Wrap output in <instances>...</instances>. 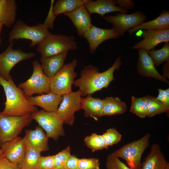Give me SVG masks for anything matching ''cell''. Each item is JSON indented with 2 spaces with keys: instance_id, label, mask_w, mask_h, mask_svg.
Returning a JSON list of instances; mask_svg holds the SVG:
<instances>
[{
  "instance_id": "6da1fadb",
  "label": "cell",
  "mask_w": 169,
  "mask_h": 169,
  "mask_svg": "<svg viewBox=\"0 0 169 169\" xmlns=\"http://www.w3.org/2000/svg\"><path fill=\"white\" fill-rule=\"evenodd\" d=\"M121 64L120 56H119L110 68L102 72H99L98 68L91 65L85 66L81 71L80 77L74 81L73 84L79 88L81 96L92 95L108 87L115 79V71L119 69Z\"/></svg>"
},
{
  "instance_id": "7a4b0ae2",
  "label": "cell",
  "mask_w": 169,
  "mask_h": 169,
  "mask_svg": "<svg viewBox=\"0 0 169 169\" xmlns=\"http://www.w3.org/2000/svg\"><path fill=\"white\" fill-rule=\"evenodd\" d=\"M0 85L6 97L3 110L0 114L4 115L21 116L32 114L38 110L30 103L23 91L16 86L12 77L7 81L0 76Z\"/></svg>"
},
{
  "instance_id": "3957f363",
  "label": "cell",
  "mask_w": 169,
  "mask_h": 169,
  "mask_svg": "<svg viewBox=\"0 0 169 169\" xmlns=\"http://www.w3.org/2000/svg\"><path fill=\"white\" fill-rule=\"evenodd\" d=\"M77 48L73 36L50 33L37 45V50L41 56L49 57L75 50Z\"/></svg>"
},
{
  "instance_id": "277c9868",
  "label": "cell",
  "mask_w": 169,
  "mask_h": 169,
  "mask_svg": "<svg viewBox=\"0 0 169 169\" xmlns=\"http://www.w3.org/2000/svg\"><path fill=\"white\" fill-rule=\"evenodd\" d=\"M48 29L44 23L29 26L22 20H18L9 33V44L13 43L15 40L26 39L31 41L30 47L34 46L50 33Z\"/></svg>"
},
{
  "instance_id": "5b68a950",
  "label": "cell",
  "mask_w": 169,
  "mask_h": 169,
  "mask_svg": "<svg viewBox=\"0 0 169 169\" xmlns=\"http://www.w3.org/2000/svg\"><path fill=\"white\" fill-rule=\"evenodd\" d=\"M150 136V134L147 133L139 139L124 145L113 152L119 158L123 159L130 168L139 169L142 155L149 146Z\"/></svg>"
},
{
  "instance_id": "8992f818",
  "label": "cell",
  "mask_w": 169,
  "mask_h": 169,
  "mask_svg": "<svg viewBox=\"0 0 169 169\" xmlns=\"http://www.w3.org/2000/svg\"><path fill=\"white\" fill-rule=\"evenodd\" d=\"M31 114L21 116L0 114V149L4 143L18 136L29 124L32 120Z\"/></svg>"
},
{
  "instance_id": "52a82bcc",
  "label": "cell",
  "mask_w": 169,
  "mask_h": 169,
  "mask_svg": "<svg viewBox=\"0 0 169 169\" xmlns=\"http://www.w3.org/2000/svg\"><path fill=\"white\" fill-rule=\"evenodd\" d=\"M32 64L33 69L31 76L18 85L26 97L32 96L34 94H47L50 91L51 79L44 74L41 64L37 60L33 61Z\"/></svg>"
},
{
  "instance_id": "ba28073f",
  "label": "cell",
  "mask_w": 169,
  "mask_h": 169,
  "mask_svg": "<svg viewBox=\"0 0 169 169\" xmlns=\"http://www.w3.org/2000/svg\"><path fill=\"white\" fill-rule=\"evenodd\" d=\"M78 63L74 59L63 66L51 79L50 91L62 96L72 91V85L77 75L75 69Z\"/></svg>"
},
{
  "instance_id": "9c48e42d",
  "label": "cell",
  "mask_w": 169,
  "mask_h": 169,
  "mask_svg": "<svg viewBox=\"0 0 169 169\" xmlns=\"http://www.w3.org/2000/svg\"><path fill=\"white\" fill-rule=\"evenodd\" d=\"M31 117L45 131L49 138L56 141L64 135V122L56 112L38 110L31 114Z\"/></svg>"
},
{
  "instance_id": "30bf717a",
  "label": "cell",
  "mask_w": 169,
  "mask_h": 169,
  "mask_svg": "<svg viewBox=\"0 0 169 169\" xmlns=\"http://www.w3.org/2000/svg\"><path fill=\"white\" fill-rule=\"evenodd\" d=\"M13 43L9 44L6 50L0 54V76L7 81L12 77L10 72L15 65L23 60L33 57L36 54L13 49Z\"/></svg>"
},
{
  "instance_id": "8fae6325",
  "label": "cell",
  "mask_w": 169,
  "mask_h": 169,
  "mask_svg": "<svg viewBox=\"0 0 169 169\" xmlns=\"http://www.w3.org/2000/svg\"><path fill=\"white\" fill-rule=\"evenodd\" d=\"M103 18L112 25V28L118 36L124 35L126 31L143 22L146 18L145 14L140 11L131 14L120 13L116 15H107Z\"/></svg>"
},
{
  "instance_id": "7c38bea8",
  "label": "cell",
  "mask_w": 169,
  "mask_h": 169,
  "mask_svg": "<svg viewBox=\"0 0 169 169\" xmlns=\"http://www.w3.org/2000/svg\"><path fill=\"white\" fill-rule=\"evenodd\" d=\"M81 93L79 90L63 95V99L56 111L64 123L72 125L75 120V113L81 109Z\"/></svg>"
},
{
  "instance_id": "4fadbf2b",
  "label": "cell",
  "mask_w": 169,
  "mask_h": 169,
  "mask_svg": "<svg viewBox=\"0 0 169 169\" xmlns=\"http://www.w3.org/2000/svg\"><path fill=\"white\" fill-rule=\"evenodd\" d=\"M143 39L131 48L148 51L154 49L157 45L162 42H169V28L145 30L142 33Z\"/></svg>"
},
{
  "instance_id": "5bb4252c",
  "label": "cell",
  "mask_w": 169,
  "mask_h": 169,
  "mask_svg": "<svg viewBox=\"0 0 169 169\" xmlns=\"http://www.w3.org/2000/svg\"><path fill=\"white\" fill-rule=\"evenodd\" d=\"M83 37L88 41L90 51L93 54L102 43L109 39L116 38L118 36L112 28L103 29L93 25L84 33Z\"/></svg>"
},
{
  "instance_id": "9a60e30c",
  "label": "cell",
  "mask_w": 169,
  "mask_h": 169,
  "mask_svg": "<svg viewBox=\"0 0 169 169\" xmlns=\"http://www.w3.org/2000/svg\"><path fill=\"white\" fill-rule=\"evenodd\" d=\"M49 138L43 129L39 125L34 130H26L23 138L26 147L39 151L41 153L49 150Z\"/></svg>"
},
{
  "instance_id": "2e32d148",
  "label": "cell",
  "mask_w": 169,
  "mask_h": 169,
  "mask_svg": "<svg viewBox=\"0 0 169 169\" xmlns=\"http://www.w3.org/2000/svg\"><path fill=\"white\" fill-rule=\"evenodd\" d=\"M26 149L23 138L18 136L4 143L1 148L7 159L18 165L23 160Z\"/></svg>"
},
{
  "instance_id": "e0dca14e",
  "label": "cell",
  "mask_w": 169,
  "mask_h": 169,
  "mask_svg": "<svg viewBox=\"0 0 169 169\" xmlns=\"http://www.w3.org/2000/svg\"><path fill=\"white\" fill-rule=\"evenodd\" d=\"M139 58L137 69L138 73L143 76L151 77L168 84L166 78L156 70L154 62L148 52L138 50Z\"/></svg>"
},
{
  "instance_id": "ac0fdd59",
  "label": "cell",
  "mask_w": 169,
  "mask_h": 169,
  "mask_svg": "<svg viewBox=\"0 0 169 169\" xmlns=\"http://www.w3.org/2000/svg\"><path fill=\"white\" fill-rule=\"evenodd\" d=\"M63 14L70 20L79 36L83 37L84 33L93 25L90 14L84 5L71 12Z\"/></svg>"
},
{
  "instance_id": "d6986e66",
  "label": "cell",
  "mask_w": 169,
  "mask_h": 169,
  "mask_svg": "<svg viewBox=\"0 0 169 169\" xmlns=\"http://www.w3.org/2000/svg\"><path fill=\"white\" fill-rule=\"evenodd\" d=\"M26 98L33 105L38 106L47 111L56 112L62 101L63 96L50 91L45 94Z\"/></svg>"
},
{
  "instance_id": "ffe728a7",
  "label": "cell",
  "mask_w": 169,
  "mask_h": 169,
  "mask_svg": "<svg viewBox=\"0 0 169 169\" xmlns=\"http://www.w3.org/2000/svg\"><path fill=\"white\" fill-rule=\"evenodd\" d=\"M116 5V0H86L84 5L90 14L95 13L103 17L105 14L111 12H118L121 13H128L127 10L117 6Z\"/></svg>"
},
{
  "instance_id": "44dd1931",
  "label": "cell",
  "mask_w": 169,
  "mask_h": 169,
  "mask_svg": "<svg viewBox=\"0 0 169 169\" xmlns=\"http://www.w3.org/2000/svg\"><path fill=\"white\" fill-rule=\"evenodd\" d=\"M168 163L162 152L160 145L154 143L139 169H165Z\"/></svg>"
},
{
  "instance_id": "7402d4cb",
  "label": "cell",
  "mask_w": 169,
  "mask_h": 169,
  "mask_svg": "<svg viewBox=\"0 0 169 169\" xmlns=\"http://www.w3.org/2000/svg\"><path fill=\"white\" fill-rule=\"evenodd\" d=\"M68 52L49 57H41L40 60L44 74L51 79L64 65Z\"/></svg>"
},
{
  "instance_id": "603a6c76",
  "label": "cell",
  "mask_w": 169,
  "mask_h": 169,
  "mask_svg": "<svg viewBox=\"0 0 169 169\" xmlns=\"http://www.w3.org/2000/svg\"><path fill=\"white\" fill-rule=\"evenodd\" d=\"M103 106V100L93 97L92 95L82 98L81 109L84 110L86 117H91L95 120H98L102 116Z\"/></svg>"
},
{
  "instance_id": "cb8c5ba5",
  "label": "cell",
  "mask_w": 169,
  "mask_h": 169,
  "mask_svg": "<svg viewBox=\"0 0 169 169\" xmlns=\"http://www.w3.org/2000/svg\"><path fill=\"white\" fill-rule=\"evenodd\" d=\"M168 28H169V11L163 10L156 18L149 21L142 22L127 31L129 34H131L140 30H160Z\"/></svg>"
},
{
  "instance_id": "d4e9b609",
  "label": "cell",
  "mask_w": 169,
  "mask_h": 169,
  "mask_svg": "<svg viewBox=\"0 0 169 169\" xmlns=\"http://www.w3.org/2000/svg\"><path fill=\"white\" fill-rule=\"evenodd\" d=\"M17 8L14 0H0V22L8 27L14 25Z\"/></svg>"
},
{
  "instance_id": "484cf974",
  "label": "cell",
  "mask_w": 169,
  "mask_h": 169,
  "mask_svg": "<svg viewBox=\"0 0 169 169\" xmlns=\"http://www.w3.org/2000/svg\"><path fill=\"white\" fill-rule=\"evenodd\" d=\"M102 116L123 114L127 110L125 103L118 97H108L103 99Z\"/></svg>"
},
{
  "instance_id": "4316f807",
  "label": "cell",
  "mask_w": 169,
  "mask_h": 169,
  "mask_svg": "<svg viewBox=\"0 0 169 169\" xmlns=\"http://www.w3.org/2000/svg\"><path fill=\"white\" fill-rule=\"evenodd\" d=\"M86 1V0H58L53 5V13L57 17L61 14L71 12L83 5Z\"/></svg>"
},
{
  "instance_id": "83f0119b",
  "label": "cell",
  "mask_w": 169,
  "mask_h": 169,
  "mask_svg": "<svg viewBox=\"0 0 169 169\" xmlns=\"http://www.w3.org/2000/svg\"><path fill=\"white\" fill-rule=\"evenodd\" d=\"M41 156V152L39 151L26 147L23 160L18 165L19 169H35Z\"/></svg>"
},
{
  "instance_id": "f1b7e54d",
  "label": "cell",
  "mask_w": 169,
  "mask_h": 169,
  "mask_svg": "<svg viewBox=\"0 0 169 169\" xmlns=\"http://www.w3.org/2000/svg\"><path fill=\"white\" fill-rule=\"evenodd\" d=\"M143 97L147 107V116L151 117L162 113H166L164 105L156 98L151 96Z\"/></svg>"
},
{
  "instance_id": "f546056e",
  "label": "cell",
  "mask_w": 169,
  "mask_h": 169,
  "mask_svg": "<svg viewBox=\"0 0 169 169\" xmlns=\"http://www.w3.org/2000/svg\"><path fill=\"white\" fill-rule=\"evenodd\" d=\"M148 53L156 67L163 63L169 61V43H165L160 49H153L148 51Z\"/></svg>"
},
{
  "instance_id": "4dcf8cb0",
  "label": "cell",
  "mask_w": 169,
  "mask_h": 169,
  "mask_svg": "<svg viewBox=\"0 0 169 169\" xmlns=\"http://www.w3.org/2000/svg\"><path fill=\"white\" fill-rule=\"evenodd\" d=\"M84 142L93 152L108 148L105 145L102 135L96 133H93L85 137Z\"/></svg>"
},
{
  "instance_id": "1f68e13d",
  "label": "cell",
  "mask_w": 169,
  "mask_h": 169,
  "mask_svg": "<svg viewBox=\"0 0 169 169\" xmlns=\"http://www.w3.org/2000/svg\"><path fill=\"white\" fill-rule=\"evenodd\" d=\"M130 111L142 118L147 116V107L144 97L136 98L132 96Z\"/></svg>"
},
{
  "instance_id": "d6a6232c",
  "label": "cell",
  "mask_w": 169,
  "mask_h": 169,
  "mask_svg": "<svg viewBox=\"0 0 169 169\" xmlns=\"http://www.w3.org/2000/svg\"><path fill=\"white\" fill-rule=\"evenodd\" d=\"M71 155L70 148L68 146L54 156V169H67L68 159Z\"/></svg>"
},
{
  "instance_id": "836d02e7",
  "label": "cell",
  "mask_w": 169,
  "mask_h": 169,
  "mask_svg": "<svg viewBox=\"0 0 169 169\" xmlns=\"http://www.w3.org/2000/svg\"><path fill=\"white\" fill-rule=\"evenodd\" d=\"M102 135L105 145L108 147L117 144L122 138L121 134L114 128L107 129Z\"/></svg>"
},
{
  "instance_id": "e575fe53",
  "label": "cell",
  "mask_w": 169,
  "mask_h": 169,
  "mask_svg": "<svg viewBox=\"0 0 169 169\" xmlns=\"http://www.w3.org/2000/svg\"><path fill=\"white\" fill-rule=\"evenodd\" d=\"M106 166L107 169H132L122 162L114 152L108 156Z\"/></svg>"
},
{
  "instance_id": "d590c367",
  "label": "cell",
  "mask_w": 169,
  "mask_h": 169,
  "mask_svg": "<svg viewBox=\"0 0 169 169\" xmlns=\"http://www.w3.org/2000/svg\"><path fill=\"white\" fill-rule=\"evenodd\" d=\"M78 164L79 169H100V163L96 158L79 159Z\"/></svg>"
},
{
  "instance_id": "8d00e7d4",
  "label": "cell",
  "mask_w": 169,
  "mask_h": 169,
  "mask_svg": "<svg viewBox=\"0 0 169 169\" xmlns=\"http://www.w3.org/2000/svg\"><path fill=\"white\" fill-rule=\"evenodd\" d=\"M54 156H41L35 169H54Z\"/></svg>"
},
{
  "instance_id": "74e56055",
  "label": "cell",
  "mask_w": 169,
  "mask_h": 169,
  "mask_svg": "<svg viewBox=\"0 0 169 169\" xmlns=\"http://www.w3.org/2000/svg\"><path fill=\"white\" fill-rule=\"evenodd\" d=\"M159 94L156 98L159 100L165 106L167 114L169 111V89L163 90L158 89Z\"/></svg>"
},
{
  "instance_id": "f35d334b",
  "label": "cell",
  "mask_w": 169,
  "mask_h": 169,
  "mask_svg": "<svg viewBox=\"0 0 169 169\" xmlns=\"http://www.w3.org/2000/svg\"><path fill=\"white\" fill-rule=\"evenodd\" d=\"M0 169H19L18 165L8 160L3 154L0 156Z\"/></svg>"
},
{
  "instance_id": "ab89813d",
  "label": "cell",
  "mask_w": 169,
  "mask_h": 169,
  "mask_svg": "<svg viewBox=\"0 0 169 169\" xmlns=\"http://www.w3.org/2000/svg\"><path fill=\"white\" fill-rule=\"evenodd\" d=\"M54 0H52L50 7L47 16L44 23L47 26L48 29H52L53 28V24L56 16L53 14L52 10Z\"/></svg>"
},
{
  "instance_id": "60d3db41",
  "label": "cell",
  "mask_w": 169,
  "mask_h": 169,
  "mask_svg": "<svg viewBox=\"0 0 169 169\" xmlns=\"http://www.w3.org/2000/svg\"><path fill=\"white\" fill-rule=\"evenodd\" d=\"M78 159L75 155H71L67 161V169H79L78 164Z\"/></svg>"
},
{
  "instance_id": "b9f144b4",
  "label": "cell",
  "mask_w": 169,
  "mask_h": 169,
  "mask_svg": "<svg viewBox=\"0 0 169 169\" xmlns=\"http://www.w3.org/2000/svg\"><path fill=\"white\" fill-rule=\"evenodd\" d=\"M116 1L118 7L126 10L132 9L135 5L134 2L132 0H117Z\"/></svg>"
},
{
  "instance_id": "7bdbcfd3",
  "label": "cell",
  "mask_w": 169,
  "mask_h": 169,
  "mask_svg": "<svg viewBox=\"0 0 169 169\" xmlns=\"http://www.w3.org/2000/svg\"><path fill=\"white\" fill-rule=\"evenodd\" d=\"M169 61L166 62L163 68V75L166 78L168 77V78L169 76Z\"/></svg>"
},
{
  "instance_id": "ee69618b",
  "label": "cell",
  "mask_w": 169,
  "mask_h": 169,
  "mask_svg": "<svg viewBox=\"0 0 169 169\" xmlns=\"http://www.w3.org/2000/svg\"><path fill=\"white\" fill-rule=\"evenodd\" d=\"M3 25L2 23L0 22V45L2 44V39L1 36V32L2 29Z\"/></svg>"
},
{
  "instance_id": "f6af8a7d",
  "label": "cell",
  "mask_w": 169,
  "mask_h": 169,
  "mask_svg": "<svg viewBox=\"0 0 169 169\" xmlns=\"http://www.w3.org/2000/svg\"><path fill=\"white\" fill-rule=\"evenodd\" d=\"M165 169H169V163L168 164Z\"/></svg>"
},
{
  "instance_id": "bcb514c9",
  "label": "cell",
  "mask_w": 169,
  "mask_h": 169,
  "mask_svg": "<svg viewBox=\"0 0 169 169\" xmlns=\"http://www.w3.org/2000/svg\"><path fill=\"white\" fill-rule=\"evenodd\" d=\"M3 154V151L1 149H0V156Z\"/></svg>"
}]
</instances>
